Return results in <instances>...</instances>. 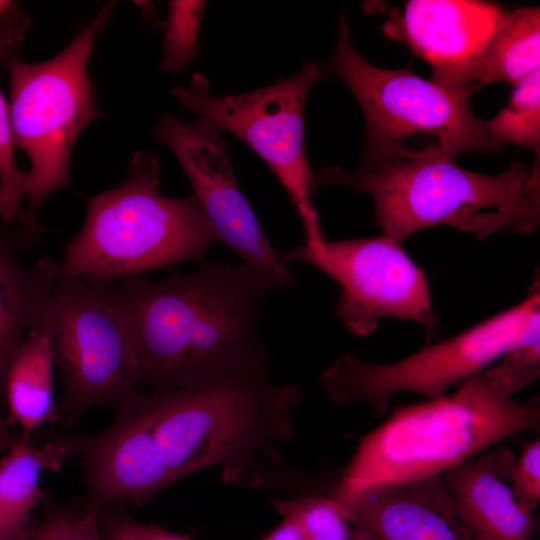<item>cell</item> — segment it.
Masks as SVG:
<instances>
[{
  "label": "cell",
  "mask_w": 540,
  "mask_h": 540,
  "mask_svg": "<svg viewBox=\"0 0 540 540\" xmlns=\"http://www.w3.org/2000/svg\"><path fill=\"white\" fill-rule=\"evenodd\" d=\"M295 399L266 370L249 367L176 389L141 391L92 436H73L83 458L88 506H140L171 484L211 467L256 484L261 463L277 459L294 435Z\"/></svg>",
  "instance_id": "cell-1"
},
{
  "label": "cell",
  "mask_w": 540,
  "mask_h": 540,
  "mask_svg": "<svg viewBox=\"0 0 540 540\" xmlns=\"http://www.w3.org/2000/svg\"><path fill=\"white\" fill-rule=\"evenodd\" d=\"M117 289L134 331L141 384L150 392L269 363L259 319L279 286L248 264H207L158 281L136 276Z\"/></svg>",
  "instance_id": "cell-2"
},
{
  "label": "cell",
  "mask_w": 540,
  "mask_h": 540,
  "mask_svg": "<svg viewBox=\"0 0 540 540\" xmlns=\"http://www.w3.org/2000/svg\"><path fill=\"white\" fill-rule=\"evenodd\" d=\"M317 186L337 185L367 193L382 235L398 242L413 233L448 225L483 240L500 230L529 235L540 221V172L513 163L498 175L461 168L442 157L361 164L353 173L325 166Z\"/></svg>",
  "instance_id": "cell-3"
},
{
  "label": "cell",
  "mask_w": 540,
  "mask_h": 540,
  "mask_svg": "<svg viewBox=\"0 0 540 540\" xmlns=\"http://www.w3.org/2000/svg\"><path fill=\"white\" fill-rule=\"evenodd\" d=\"M539 420L538 399L515 400L484 369L451 394L397 409L364 435L333 497L343 501L377 485L442 476Z\"/></svg>",
  "instance_id": "cell-4"
},
{
  "label": "cell",
  "mask_w": 540,
  "mask_h": 540,
  "mask_svg": "<svg viewBox=\"0 0 540 540\" xmlns=\"http://www.w3.org/2000/svg\"><path fill=\"white\" fill-rule=\"evenodd\" d=\"M129 177L88 201L79 232L67 243L61 272L109 283L203 258L215 234L192 195L173 198L159 190L157 159L136 153Z\"/></svg>",
  "instance_id": "cell-5"
},
{
  "label": "cell",
  "mask_w": 540,
  "mask_h": 540,
  "mask_svg": "<svg viewBox=\"0 0 540 540\" xmlns=\"http://www.w3.org/2000/svg\"><path fill=\"white\" fill-rule=\"evenodd\" d=\"M325 69L349 87L364 114L361 164L428 157L455 160L464 152L493 153L504 147L473 114L469 99L475 91L443 87L408 68L372 65L353 47L344 13Z\"/></svg>",
  "instance_id": "cell-6"
},
{
  "label": "cell",
  "mask_w": 540,
  "mask_h": 540,
  "mask_svg": "<svg viewBox=\"0 0 540 540\" xmlns=\"http://www.w3.org/2000/svg\"><path fill=\"white\" fill-rule=\"evenodd\" d=\"M35 323L48 331L63 378L64 421L92 407L118 408L140 392L136 340L117 287L61 272Z\"/></svg>",
  "instance_id": "cell-7"
},
{
  "label": "cell",
  "mask_w": 540,
  "mask_h": 540,
  "mask_svg": "<svg viewBox=\"0 0 540 540\" xmlns=\"http://www.w3.org/2000/svg\"><path fill=\"white\" fill-rule=\"evenodd\" d=\"M113 2L74 36L57 56L39 63L15 57L6 62L10 78V118L15 147L30 159L27 212L34 213L55 191L70 188L69 158L74 143L99 112L87 63Z\"/></svg>",
  "instance_id": "cell-8"
},
{
  "label": "cell",
  "mask_w": 540,
  "mask_h": 540,
  "mask_svg": "<svg viewBox=\"0 0 540 540\" xmlns=\"http://www.w3.org/2000/svg\"><path fill=\"white\" fill-rule=\"evenodd\" d=\"M538 321L540 283L536 276L524 300L460 334L390 364L345 353L324 370L320 384L335 403L361 402L379 415L399 392L437 399L452 385L491 366Z\"/></svg>",
  "instance_id": "cell-9"
},
{
  "label": "cell",
  "mask_w": 540,
  "mask_h": 540,
  "mask_svg": "<svg viewBox=\"0 0 540 540\" xmlns=\"http://www.w3.org/2000/svg\"><path fill=\"white\" fill-rule=\"evenodd\" d=\"M326 74L308 61L294 75L238 95L214 96L209 81L195 74L171 94L187 110L247 144L269 166L300 218L305 244L325 240L312 202L316 188L305 151L304 110L312 86Z\"/></svg>",
  "instance_id": "cell-10"
},
{
  "label": "cell",
  "mask_w": 540,
  "mask_h": 540,
  "mask_svg": "<svg viewBox=\"0 0 540 540\" xmlns=\"http://www.w3.org/2000/svg\"><path fill=\"white\" fill-rule=\"evenodd\" d=\"M282 259L310 264L341 287L336 316L358 336L370 335L384 317L410 320L429 336L438 329L428 282L398 242L385 235L304 244Z\"/></svg>",
  "instance_id": "cell-11"
},
{
  "label": "cell",
  "mask_w": 540,
  "mask_h": 540,
  "mask_svg": "<svg viewBox=\"0 0 540 540\" xmlns=\"http://www.w3.org/2000/svg\"><path fill=\"white\" fill-rule=\"evenodd\" d=\"M221 131L197 118L183 122L163 116L154 137L179 160L216 241L222 242L248 264L268 275L278 286L294 283L282 259L255 216L235 179Z\"/></svg>",
  "instance_id": "cell-12"
},
{
  "label": "cell",
  "mask_w": 540,
  "mask_h": 540,
  "mask_svg": "<svg viewBox=\"0 0 540 540\" xmlns=\"http://www.w3.org/2000/svg\"><path fill=\"white\" fill-rule=\"evenodd\" d=\"M507 13L484 1L410 0L390 9L382 28L385 37L405 43L430 64L432 82L476 91L477 64Z\"/></svg>",
  "instance_id": "cell-13"
},
{
  "label": "cell",
  "mask_w": 540,
  "mask_h": 540,
  "mask_svg": "<svg viewBox=\"0 0 540 540\" xmlns=\"http://www.w3.org/2000/svg\"><path fill=\"white\" fill-rule=\"evenodd\" d=\"M339 502L363 540H490L441 476L377 485Z\"/></svg>",
  "instance_id": "cell-14"
},
{
  "label": "cell",
  "mask_w": 540,
  "mask_h": 540,
  "mask_svg": "<svg viewBox=\"0 0 540 540\" xmlns=\"http://www.w3.org/2000/svg\"><path fill=\"white\" fill-rule=\"evenodd\" d=\"M516 456L492 446L442 474V480L472 521L490 540H532V511L515 497L511 471Z\"/></svg>",
  "instance_id": "cell-15"
},
{
  "label": "cell",
  "mask_w": 540,
  "mask_h": 540,
  "mask_svg": "<svg viewBox=\"0 0 540 540\" xmlns=\"http://www.w3.org/2000/svg\"><path fill=\"white\" fill-rule=\"evenodd\" d=\"M30 241L23 229H0V406L9 364L61 274L48 257L31 267L20 259Z\"/></svg>",
  "instance_id": "cell-16"
},
{
  "label": "cell",
  "mask_w": 540,
  "mask_h": 540,
  "mask_svg": "<svg viewBox=\"0 0 540 540\" xmlns=\"http://www.w3.org/2000/svg\"><path fill=\"white\" fill-rule=\"evenodd\" d=\"M72 437L41 446L24 436L0 459V540H26L32 511L41 503L40 487L46 471H58L72 456Z\"/></svg>",
  "instance_id": "cell-17"
},
{
  "label": "cell",
  "mask_w": 540,
  "mask_h": 540,
  "mask_svg": "<svg viewBox=\"0 0 540 540\" xmlns=\"http://www.w3.org/2000/svg\"><path fill=\"white\" fill-rule=\"evenodd\" d=\"M55 357L50 335L33 324L6 372L3 397L9 417L21 434H31L52 421L57 413L54 399Z\"/></svg>",
  "instance_id": "cell-18"
},
{
  "label": "cell",
  "mask_w": 540,
  "mask_h": 540,
  "mask_svg": "<svg viewBox=\"0 0 540 540\" xmlns=\"http://www.w3.org/2000/svg\"><path fill=\"white\" fill-rule=\"evenodd\" d=\"M540 64L539 7H521L498 25L491 36L473 76L479 89L495 82L516 85Z\"/></svg>",
  "instance_id": "cell-19"
},
{
  "label": "cell",
  "mask_w": 540,
  "mask_h": 540,
  "mask_svg": "<svg viewBox=\"0 0 540 540\" xmlns=\"http://www.w3.org/2000/svg\"><path fill=\"white\" fill-rule=\"evenodd\" d=\"M483 126L502 145L513 143L539 151L540 68L514 85L507 105Z\"/></svg>",
  "instance_id": "cell-20"
},
{
  "label": "cell",
  "mask_w": 540,
  "mask_h": 540,
  "mask_svg": "<svg viewBox=\"0 0 540 540\" xmlns=\"http://www.w3.org/2000/svg\"><path fill=\"white\" fill-rule=\"evenodd\" d=\"M273 506L298 527L304 540H363L346 507L334 497L278 500Z\"/></svg>",
  "instance_id": "cell-21"
},
{
  "label": "cell",
  "mask_w": 540,
  "mask_h": 540,
  "mask_svg": "<svg viewBox=\"0 0 540 540\" xmlns=\"http://www.w3.org/2000/svg\"><path fill=\"white\" fill-rule=\"evenodd\" d=\"M14 149L10 109L0 90V216L8 225L21 221L23 229L36 237L42 229L35 218L21 208L27 173L17 167Z\"/></svg>",
  "instance_id": "cell-22"
},
{
  "label": "cell",
  "mask_w": 540,
  "mask_h": 540,
  "mask_svg": "<svg viewBox=\"0 0 540 540\" xmlns=\"http://www.w3.org/2000/svg\"><path fill=\"white\" fill-rule=\"evenodd\" d=\"M205 6V1H170L164 32V70L181 71L197 55Z\"/></svg>",
  "instance_id": "cell-23"
},
{
  "label": "cell",
  "mask_w": 540,
  "mask_h": 540,
  "mask_svg": "<svg viewBox=\"0 0 540 540\" xmlns=\"http://www.w3.org/2000/svg\"><path fill=\"white\" fill-rule=\"evenodd\" d=\"M488 377L507 395L514 394L540 375V321L501 357L485 369Z\"/></svg>",
  "instance_id": "cell-24"
},
{
  "label": "cell",
  "mask_w": 540,
  "mask_h": 540,
  "mask_svg": "<svg viewBox=\"0 0 540 540\" xmlns=\"http://www.w3.org/2000/svg\"><path fill=\"white\" fill-rule=\"evenodd\" d=\"M511 485L517 500L533 511L540 499V441L526 443L511 471Z\"/></svg>",
  "instance_id": "cell-25"
},
{
  "label": "cell",
  "mask_w": 540,
  "mask_h": 540,
  "mask_svg": "<svg viewBox=\"0 0 540 540\" xmlns=\"http://www.w3.org/2000/svg\"><path fill=\"white\" fill-rule=\"evenodd\" d=\"M103 540H192L159 526L140 523L123 513L99 514Z\"/></svg>",
  "instance_id": "cell-26"
},
{
  "label": "cell",
  "mask_w": 540,
  "mask_h": 540,
  "mask_svg": "<svg viewBox=\"0 0 540 540\" xmlns=\"http://www.w3.org/2000/svg\"><path fill=\"white\" fill-rule=\"evenodd\" d=\"M98 508L88 506L81 514H73L62 540H103Z\"/></svg>",
  "instance_id": "cell-27"
},
{
  "label": "cell",
  "mask_w": 540,
  "mask_h": 540,
  "mask_svg": "<svg viewBox=\"0 0 540 540\" xmlns=\"http://www.w3.org/2000/svg\"><path fill=\"white\" fill-rule=\"evenodd\" d=\"M73 513L64 509L51 510L34 532L32 540H62Z\"/></svg>",
  "instance_id": "cell-28"
},
{
  "label": "cell",
  "mask_w": 540,
  "mask_h": 540,
  "mask_svg": "<svg viewBox=\"0 0 540 540\" xmlns=\"http://www.w3.org/2000/svg\"><path fill=\"white\" fill-rule=\"evenodd\" d=\"M260 540H304L298 527L290 520L283 521Z\"/></svg>",
  "instance_id": "cell-29"
},
{
  "label": "cell",
  "mask_w": 540,
  "mask_h": 540,
  "mask_svg": "<svg viewBox=\"0 0 540 540\" xmlns=\"http://www.w3.org/2000/svg\"><path fill=\"white\" fill-rule=\"evenodd\" d=\"M23 435L14 431L2 415L0 406V455H4Z\"/></svg>",
  "instance_id": "cell-30"
},
{
  "label": "cell",
  "mask_w": 540,
  "mask_h": 540,
  "mask_svg": "<svg viewBox=\"0 0 540 540\" xmlns=\"http://www.w3.org/2000/svg\"><path fill=\"white\" fill-rule=\"evenodd\" d=\"M15 5V2L8 0H0V17L7 13Z\"/></svg>",
  "instance_id": "cell-31"
}]
</instances>
